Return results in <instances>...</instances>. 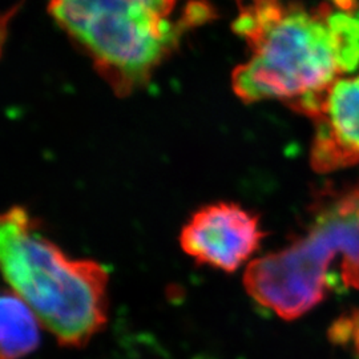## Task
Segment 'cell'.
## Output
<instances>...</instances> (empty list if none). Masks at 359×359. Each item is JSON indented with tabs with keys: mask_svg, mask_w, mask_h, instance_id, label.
<instances>
[{
	"mask_svg": "<svg viewBox=\"0 0 359 359\" xmlns=\"http://www.w3.org/2000/svg\"><path fill=\"white\" fill-rule=\"evenodd\" d=\"M233 31L249 51L231 76L244 103L278 100L310 117L322 95L359 67V0H237Z\"/></svg>",
	"mask_w": 359,
	"mask_h": 359,
	"instance_id": "obj_1",
	"label": "cell"
},
{
	"mask_svg": "<svg viewBox=\"0 0 359 359\" xmlns=\"http://www.w3.org/2000/svg\"><path fill=\"white\" fill-rule=\"evenodd\" d=\"M53 20L87 53L117 95L149 81L182 36L212 18L203 0H51Z\"/></svg>",
	"mask_w": 359,
	"mask_h": 359,
	"instance_id": "obj_2",
	"label": "cell"
},
{
	"mask_svg": "<svg viewBox=\"0 0 359 359\" xmlns=\"http://www.w3.org/2000/svg\"><path fill=\"white\" fill-rule=\"evenodd\" d=\"M0 259L6 281L62 346L83 347L103 330L108 271L96 261L67 256L23 208L1 216Z\"/></svg>",
	"mask_w": 359,
	"mask_h": 359,
	"instance_id": "obj_3",
	"label": "cell"
},
{
	"mask_svg": "<svg viewBox=\"0 0 359 359\" xmlns=\"http://www.w3.org/2000/svg\"><path fill=\"white\" fill-rule=\"evenodd\" d=\"M332 274L359 290V188L321 206L289 246L252 261L244 285L258 305L292 321L323 301Z\"/></svg>",
	"mask_w": 359,
	"mask_h": 359,
	"instance_id": "obj_4",
	"label": "cell"
},
{
	"mask_svg": "<svg viewBox=\"0 0 359 359\" xmlns=\"http://www.w3.org/2000/svg\"><path fill=\"white\" fill-rule=\"evenodd\" d=\"M265 233L243 206L217 203L193 215L180 234L182 250L201 265L233 273L258 250Z\"/></svg>",
	"mask_w": 359,
	"mask_h": 359,
	"instance_id": "obj_5",
	"label": "cell"
},
{
	"mask_svg": "<svg viewBox=\"0 0 359 359\" xmlns=\"http://www.w3.org/2000/svg\"><path fill=\"white\" fill-rule=\"evenodd\" d=\"M314 123L310 164L333 173L359 164V75L339 77L309 117Z\"/></svg>",
	"mask_w": 359,
	"mask_h": 359,
	"instance_id": "obj_6",
	"label": "cell"
},
{
	"mask_svg": "<svg viewBox=\"0 0 359 359\" xmlns=\"http://www.w3.org/2000/svg\"><path fill=\"white\" fill-rule=\"evenodd\" d=\"M0 359H22L36 350L40 321L13 290H4L0 305Z\"/></svg>",
	"mask_w": 359,
	"mask_h": 359,
	"instance_id": "obj_7",
	"label": "cell"
}]
</instances>
